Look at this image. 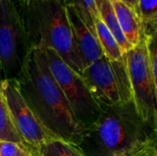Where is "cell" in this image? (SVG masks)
<instances>
[{"label": "cell", "mask_w": 157, "mask_h": 156, "mask_svg": "<svg viewBox=\"0 0 157 156\" xmlns=\"http://www.w3.org/2000/svg\"><path fill=\"white\" fill-rule=\"evenodd\" d=\"M124 4L128 5L132 8H133L137 13H138V0H121ZM139 15V14H138Z\"/></svg>", "instance_id": "cell-20"}, {"label": "cell", "mask_w": 157, "mask_h": 156, "mask_svg": "<svg viewBox=\"0 0 157 156\" xmlns=\"http://www.w3.org/2000/svg\"><path fill=\"white\" fill-rule=\"evenodd\" d=\"M138 14L143 21L144 35L155 33L157 0H138Z\"/></svg>", "instance_id": "cell-16"}, {"label": "cell", "mask_w": 157, "mask_h": 156, "mask_svg": "<svg viewBox=\"0 0 157 156\" xmlns=\"http://www.w3.org/2000/svg\"><path fill=\"white\" fill-rule=\"evenodd\" d=\"M157 127L145 122L133 101L102 106L98 118L86 128L78 148L86 156H133L156 140Z\"/></svg>", "instance_id": "cell-2"}, {"label": "cell", "mask_w": 157, "mask_h": 156, "mask_svg": "<svg viewBox=\"0 0 157 156\" xmlns=\"http://www.w3.org/2000/svg\"><path fill=\"white\" fill-rule=\"evenodd\" d=\"M81 75L100 107L133 101L124 54L121 61L104 55L86 65Z\"/></svg>", "instance_id": "cell-4"}, {"label": "cell", "mask_w": 157, "mask_h": 156, "mask_svg": "<svg viewBox=\"0 0 157 156\" xmlns=\"http://www.w3.org/2000/svg\"><path fill=\"white\" fill-rule=\"evenodd\" d=\"M65 9L73 39L85 67L104 56L96 31L91 29L81 18L75 8L65 3Z\"/></svg>", "instance_id": "cell-9"}, {"label": "cell", "mask_w": 157, "mask_h": 156, "mask_svg": "<svg viewBox=\"0 0 157 156\" xmlns=\"http://www.w3.org/2000/svg\"><path fill=\"white\" fill-rule=\"evenodd\" d=\"M30 49L53 50L74 71L85 65L75 44L65 0H19L17 8Z\"/></svg>", "instance_id": "cell-3"}, {"label": "cell", "mask_w": 157, "mask_h": 156, "mask_svg": "<svg viewBox=\"0 0 157 156\" xmlns=\"http://www.w3.org/2000/svg\"><path fill=\"white\" fill-rule=\"evenodd\" d=\"M0 91L15 129L27 145L39 150L47 142L58 139L43 126L29 108L20 94L15 78L3 79L0 82Z\"/></svg>", "instance_id": "cell-8"}, {"label": "cell", "mask_w": 157, "mask_h": 156, "mask_svg": "<svg viewBox=\"0 0 157 156\" xmlns=\"http://www.w3.org/2000/svg\"><path fill=\"white\" fill-rule=\"evenodd\" d=\"M121 30L128 42L134 47L144 36L143 21L138 13L121 0H109Z\"/></svg>", "instance_id": "cell-10"}, {"label": "cell", "mask_w": 157, "mask_h": 156, "mask_svg": "<svg viewBox=\"0 0 157 156\" xmlns=\"http://www.w3.org/2000/svg\"><path fill=\"white\" fill-rule=\"evenodd\" d=\"M102 0H65V3L72 5L85 23L95 30L94 21L100 17L99 7Z\"/></svg>", "instance_id": "cell-15"}, {"label": "cell", "mask_w": 157, "mask_h": 156, "mask_svg": "<svg viewBox=\"0 0 157 156\" xmlns=\"http://www.w3.org/2000/svg\"><path fill=\"white\" fill-rule=\"evenodd\" d=\"M40 156H86L78 146L61 139H52L39 149Z\"/></svg>", "instance_id": "cell-13"}, {"label": "cell", "mask_w": 157, "mask_h": 156, "mask_svg": "<svg viewBox=\"0 0 157 156\" xmlns=\"http://www.w3.org/2000/svg\"><path fill=\"white\" fill-rule=\"evenodd\" d=\"M25 148H31V147H28L13 142L0 141V156H14Z\"/></svg>", "instance_id": "cell-17"}, {"label": "cell", "mask_w": 157, "mask_h": 156, "mask_svg": "<svg viewBox=\"0 0 157 156\" xmlns=\"http://www.w3.org/2000/svg\"><path fill=\"white\" fill-rule=\"evenodd\" d=\"M116 156H127V155H125V154H119V155H116Z\"/></svg>", "instance_id": "cell-22"}, {"label": "cell", "mask_w": 157, "mask_h": 156, "mask_svg": "<svg viewBox=\"0 0 157 156\" xmlns=\"http://www.w3.org/2000/svg\"><path fill=\"white\" fill-rule=\"evenodd\" d=\"M124 56L136 109L145 122L157 127V85L149 68L145 35Z\"/></svg>", "instance_id": "cell-7"}, {"label": "cell", "mask_w": 157, "mask_h": 156, "mask_svg": "<svg viewBox=\"0 0 157 156\" xmlns=\"http://www.w3.org/2000/svg\"><path fill=\"white\" fill-rule=\"evenodd\" d=\"M99 15L103 23L118 42L122 53L124 54L130 51L132 46L126 40L109 0H102L99 7Z\"/></svg>", "instance_id": "cell-11"}, {"label": "cell", "mask_w": 157, "mask_h": 156, "mask_svg": "<svg viewBox=\"0 0 157 156\" xmlns=\"http://www.w3.org/2000/svg\"><path fill=\"white\" fill-rule=\"evenodd\" d=\"M156 141H153L150 143L144 146L133 156H157Z\"/></svg>", "instance_id": "cell-18"}, {"label": "cell", "mask_w": 157, "mask_h": 156, "mask_svg": "<svg viewBox=\"0 0 157 156\" xmlns=\"http://www.w3.org/2000/svg\"><path fill=\"white\" fill-rule=\"evenodd\" d=\"M94 26L98 40L104 55L110 61H121L123 58V53L118 42L100 17L94 21Z\"/></svg>", "instance_id": "cell-12"}, {"label": "cell", "mask_w": 157, "mask_h": 156, "mask_svg": "<svg viewBox=\"0 0 157 156\" xmlns=\"http://www.w3.org/2000/svg\"><path fill=\"white\" fill-rule=\"evenodd\" d=\"M3 80V75H2V72H1V67H0V82Z\"/></svg>", "instance_id": "cell-21"}, {"label": "cell", "mask_w": 157, "mask_h": 156, "mask_svg": "<svg viewBox=\"0 0 157 156\" xmlns=\"http://www.w3.org/2000/svg\"><path fill=\"white\" fill-rule=\"evenodd\" d=\"M14 156H40L39 150L33 148H25L22 149L19 153H17Z\"/></svg>", "instance_id": "cell-19"}, {"label": "cell", "mask_w": 157, "mask_h": 156, "mask_svg": "<svg viewBox=\"0 0 157 156\" xmlns=\"http://www.w3.org/2000/svg\"><path fill=\"white\" fill-rule=\"evenodd\" d=\"M43 51L49 69L66 97L75 119L86 129L98 118L101 107L94 99L80 74L71 69L53 50L46 49Z\"/></svg>", "instance_id": "cell-5"}, {"label": "cell", "mask_w": 157, "mask_h": 156, "mask_svg": "<svg viewBox=\"0 0 157 156\" xmlns=\"http://www.w3.org/2000/svg\"><path fill=\"white\" fill-rule=\"evenodd\" d=\"M30 48L12 0H0V67L3 79L16 78Z\"/></svg>", "instance_id": "cell-6"}, {"label": "cell", "mask_w": 157, "mask_h": 156, "mask_svg": "<svg viewBox=\"0 0 157 156\" xmlns=\"http://www.w3.org/2000/svg\"><path fill=\"white\" fill-rule=\"evenodd\" d=\"M23 98L43 126L56 138L76 146L85 132L53 78L43 51L30 49L15 78Z\"/></svg>", "instance_id": "cell-1"}, {"label": "cell", "mask_w": 157, "mask_h": 156, "mask_svg": "<svg viewBox=\"0 0 157 156\" xmlns=\"http://www.w3.org/2000/svg\"><path fill=\"white\" fill-rule=\"evenodd\" d=\"M0 141L13 142L29 147L20 138L17 130L15 129V126L10 119V115L6 106L1 91H0Z\"/></svg>", "instance_id": "cell-14"}]
</instances>
